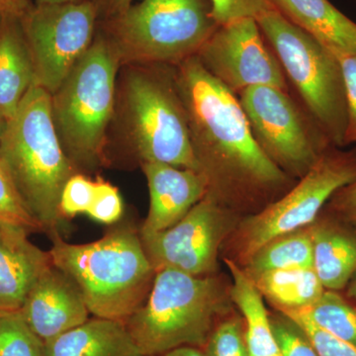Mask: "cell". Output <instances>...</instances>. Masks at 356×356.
Here are the masks:
<instances>
[{"instance_id":"cell-1","label":"cell","mask_w":356,"mask_h":356,"mask_svg":"<svg viewBox=\"0 0 356 356\" xmlns=\"http://www.w3.org/2000/svg\"><path fill=\"white\" fill-rule=\"evenodd\" d=\"M175 74L207 195L245 217L292 188L297 180L262 152L235 93L211 76L196 56L177 65Z\"/></svg>"},{"instance_id":"cell-2","label":"cell","mask_w":356,"mask_h":356,"mask_svg":"<svg viewBox=\"0 0 356 356\" xmlns=\"http://www.w3.org/2000/svg\"><path fill=\"white\" fill-rule=\"evenodd\" d=\"M51 236V262L76 283L90 315L126 323L146 301L156 270L130 226L79 245Z\"/></svg>"},{"instance_id":"cell-3","label":"cell","mask_w":356,"mask_h":356,"mask_svg":"<svg viewBox=\"0 0 356 356\" xmlns=\"http://www.w3.org/2000/svg\"><path fill=\"white\" fill-rule=\"evenodd\" d=\"M121 67L113 120L118 122L122 137L140 165L161 163L200 172L175 67L133 64Z\"/></svg>"},{"instance_id":"cell-4","label":"cell","mask_w":356,"mask_h":356,"mask_svg":"<svg viewBox=\"0 0 356 356\" xmlns=\"http://www.w3.org/2000/svg\"><path fill=\"white\" fill-rule=\"evenodd\" d=\"M51 96L33 84L0 140V161L18 193L41 227L60 233L65 218L60 198L65 182L77 172L58 139L51 111Z\"/></svg>"},{"instance_id":"cell-5","label":"cell","mask_w":356,"mask_h":356,"mask_svg":"<svg viewBox=\"0 0 356 356\" xmlns=\"http://www.w3.org/2000/svg\"><path fill=\"white\" fill-rule=\"evenodd\" d=\"M235 311L231 281L156 271L146 301L125 323L140 355L161 356L173 348H203L215 325Z\"/></svg>"},{"instance_id":"cell-6","label":"cell","mask_w":356,"mask_h":356,"mask_svg":"<svg viewBox=\"0 0 356 356\" xmlns=\"http://www.w3.org/2000/svg\"><path fill=\"white\" fill-rule=\"evenodd\" d=\"M120 67L113 44L99 34L51 95L56 132L76 170H96L104 163Z\"/></svg>"},{"instance_id":"cell-7","label":"cell","mask_w":356,"mask_h":356,"mask_svg":"<svg viewBox=\"0 0 356 356\" xmlns=\"http://www.w3.org/2000/svg\"><path fill=\"white\" fill-rule=\"evenodd\" d=\"M209 0H140L108 20L122 65L177 67L195 57L217 29Z\"/></svg>"},{"instance_id":"cell-8","label":"cell","mask_w":356,"mask_h":356,"mask_svg":"<svg viewBox=\"0 0 356 356\" xmlns=\"http://www.w3.org/2000/svg\"><path fill=\"white\" fill-rule=\"evenodd\" d=\"M257 21L300 103L332 144L343 147L348 110L339 58L275 8Z\"/></svg>"},{"instance_id":"cell-9","label":"cell","mask_w":356,"mask_h":356,"mask_svg":"<svg viewBox=\"0 0 356 356\" xmlns=\"http://www.w3.org/2000/svg\"><path fill=\"white\" fill-rule=\"evenodd\" d=\"M356 180V147H332L277 200L243 217L224 245L227 259L243 266L262 245L310 226L341 187Z\"/></svg>"},{"instance_id":"cell-10","label":"cell","mask_w":356,"mask_h":356,"mask_svg":"<svg viewBox=\"0 0 356 356\" xmlns=\"http://www.w3.org/2000/svg\"><path fill=\"white\" fill-rule=\"evenodd\" d=\"M257 145L293 179L310 172L334 146L329 136L289 91L254 86L238 95Z\"/></svg>"},{"instance_id":"cell-11","label":"cell","mask_w":356,"mask_h":356,"mask_svg":"<svg viewBox=\"0 0 356 356\" xmlns=\"http://www.w3.org/2000/svg\"><path fill=\"white\" fill-rule=\"evenodd\" d=\"M98 14L91 0L37 4L20 18L34 67V84L53 95L90 48Z\"/></svg>"},{"instance_id":"cell-12","label":"cell","mask_w":356,"mask_h":356,"mask_svg":"<svg viewBox=\"0 0 356 356\" xmlns=\"http://www.w3.org/2000/svg\"><path fill=\"white\" fill-rule=\"evenodd\" d=\"M242 216L206 195L172 227L140 236L154 270L175 269L194 276L216 274L218 257Z\"/></svg>"},{"instance_id":"cell-13","label":"cell","mask_w":356,"mask_h":356,"mask_svg":"<svg viewBox=\"0 0 356 356\" xmlns=\"http://www.w3.org/2000/svg\"><path fill=\"white\" fill-rule=\"evenodd\" d=\"M196 57L211 76L236 96L261 86L290 91L284 70L254 18L218 26Z\"/></svg>"},{"instance_id":"cell-14","label":"cell","mask_w":356,"mask_h":356,"mask_svg":"<svg viewBox=\"0 0 356 356\" xmlns=\"http://www.w3.org/2000/svg\"><path fill=\"white\" fill-rule=\"evenodd\" d=\"M18 313L44 343L83 324L90 315L76 283L54 264L34 283Z\"/></svg>"},{"instance_id":"cell-15","label":"cell","mask_w":356,"mask_h":356,"mask_svg":"<svg viewBox=\"0 0 356 356\" xmlns=\"http://www.w3.org/2000/svg\"><path fill=\"white\" fill-rule=\"evenodd\" d=\"M149 193V208L140 236L165 231L179 222L208 193L202 172L161 163H142Z\"/></svg>"},{"instance_id":"cell-16","label":"cell","mask_w":356,"mask_h":356,"mask_svg":"<svg viewBox=\"0 0 356 356\" xmlns=\"http://www.w3.org/2000/svg\"><path fill=\"white\" fill-rule=\"evenodd\" d=\"M24 227L0 222V313L19 311L26 296L53 264L49 252L34 245Z\"/></svg>"},{"instance_id":"cell-17","label":"cell","mask_w":356,"mask_h":356,"mask_svg":"<svg viewBox=\"0 0 356 356\" xmlns=\"http://www.w3.org/2000/svg\"><path fill=\"white\" fill-rule=\"evenodd\" d=\"M314 270L325 290L343 291L356 271V226L323 209L310 225Z\"/></svg>"},{"instance_id":"cell-18","label":"cell","mask_w":356,"mask_h":356,"mask_svg":"<svg viewBox=\"0 0 356 356\" xmlns=\"http://www.w3.org/2000/svg\"><path fill=\"white\" fill-rule=\"evenodd\" d=\"M276 10L337 58L356 54V23L329 0H270Z\"/></svg>"},{"instance_id":"cell-19","label":"cell","mask_w":356,"mask_h":356,"mask_svg":"<svg viewBox=\"0 0 356 356\" xmlns=\"http://www.w3.org/2000/svg\"><path fill=\"white\" fill-rule=\"evenodd\" d=\"M34 67L20 18L0 19V115L6 121L34 84Z\"/></svg>"},{"instance_id":"cell-20","label":"cell","mask_w":356,"mask_h":356,"mask_svg":"<svg viewBox=\"0 0 356 356\" xmlns=\"http://www.w3.org/2000/svg\"><path fill=\"white\" fill-rule=\"evenodd\" d=\"M46 356H142L125 323L88 318L44 343Z\"/></svg>"},{"instance_id":"cell-21","label":"cell","mask_w":356,"mask_h":356,"mask_svg":"<svg viewBox=\"0 0 356 356\" xmlns=\"http://www.w3.org/2000/svg\"><path fill=\"white\" fill-rule=\"evenodd\" d=\"M224 261L231 274L232 301L245 323L250 356H281L261 293L242 267L227 257Z\"/></svg>"},{"instance_id":"cell-22","label":"cell","mask_w":356,"mask_h":356,"mask_svg":"<svg viewBox=\"0 0 356 356\" xmlns=\"http://www.w3.org/2000/svg\"><path fill=\"white\" fill-rule=\"evenodd\" d=\"M250 278L262 296L277 311L308 308L325 290L314 268L267 271Z\"/></svg>"},{"instance_id":"cell-23","label":"cell","mask_w":356,"mask_h":356,"mask_svg":"<svg viewBox=\"0 0 356 356\" xmlns=\"http://www.w3.org/2000/svg\"><path fill=\"white\" fill-rule=\"evenodd\" d=\"M241 267L250 277L267 271L314 268L310 226L269 241Z\"/></svg>"},{"instance_id":"cell-24","label":"cell","mask_w":356,"mask_h":356,"mask_svg":"<svg viewBox=\"0 0 356 356\" xmlns=\"http://www.w3.org/2000/svg\"><path fill=\"white\" fill-rule=\"evenodd\" d=\"M298 311L323 331L356 346V306L341 292L325 290L316 303Z\"/></svg>"},{"instance_id":"cell-25","label":"cell","mask_w":356,"mask_h":356,"mask_svg":"<svg viewBox=\"0 0 356 356\" xmlns=\"http://www.w3.org/2000/svg\"><path fill=\"white\" fill-rule=\"evenodd\" d=\"M0 356H46L44 341L18 311L0 314Z\"/></svg>"},{"instance_id":"cell-26","label":"cell","mask_w":356,"mask_h":356,"mask_svg":"<svg viewBox=\"0 0 356 356\" xmlns=\"http://www.w3.org/2000/svg\"><path fill=\"white\" fill-rule=\"evenodd\" d=\"M202 350L206 356H250L241 314L234 311L220 321Z\"/></svg>"},{"instance_id":"cell-27","label":"cell","mask_w":356,"mask_h":356,"mask_svg":"<svg viewBox=\"0 0 356 356\" xmlns=\"http://www.w3.org/2000/svg\"><path fill=\"white\" fill-rule=\"evenodd\" d=\"M269 317L281 356H320L310 337L292 318L277 310Z\"/></svg>"},{"instance_id":"cell-28","label":"cell","mask_w":356,"mask_h":356,"mask_svg":"<svg viewBox=\"0 0 356 356\" xmlns=\"http://www.w3.org/2000/svg\"><path fill=\"white\" fill-rule=\"evenodd\" d=\"M0 222L18 225L28 231H42L18 193L6 166L0 161Z\"/></svg>"},{"instance_id":"cell-29","label":"cell","mask_w":356,"mask_h":356,"mask_svg":"<svg viewBox=\"0 0 356 356\" xmlns=\"http://www.w3.org/2000/svg\"><path fill=\"white\" fill-rule=\"evenodd\" d=\"M95 194L96 181L81 173H74L65 182L60 194V214L64 218L86 214L92 205Z\"/></svg>"},{"instance_id":"cell-30","label":"cell","mask_w":356,"mask_h":356,"mask_svg":"<svg viewBox=\"0 0 356 356\" xmlns=\"http://www.w3.org/2000/svg\"><path fill=\"white\" fill-rule=\"evenodd\" d=\"M306 332L320 356H356V346L337 339L310 322L298 310L280 311Z\"/></svg>"},{"instance_id":"cell-31","label":"cell","mask_w":356,"mask_h":356,"mask_svg":"<svg viewBox=\"0 0 356 356\" xmlns=\"http://www.w3.org/2000/svg\"><path fill=\"white\" fill-rule=\"evenodd\" d=\"M218 24H225L242 18H254L275 8L270 0H209Z\"/></svg>"},{"instance_id":"cell-32","label":"cell","mask_w":356,"mask_h":356,"mask_svg":"<svg viewBox=\"0 0 356 356\" xmlns=\"http://www.w3.org/2000/svg\"><path fill=\"white\" fill-rule=\"evenodd\" d=\"M123 202L118 188L102 178L96 180V194L86 215L102 224H115L123 215Z\"/></svg>"},{"instance_id":"cell-33","label":"cell","mask_w":356,"mask_h":356,"mask_svg":"<svg viewBox=\"0 0 356 356\" xmlns=\"http://www.w3.org/2000/svg\"><path fill=\"white\" fill-rule=\"evenodd\" d=\"M346 88L348 125L344 147L356 143V54L339 58Z\"/></svg>"},{"instance_id":"cell-34","label":"cell","mask_w":356,"mask_h":356,"mask_svg":"<svg viewBox=\"0 0 356 356\" xmlns=\"http://www.w3.org/2000/svg\"><path fill=\"white\" fill-rule=\"evenodd\" d=\"M325 209L356 226V180L339 189L327 201Z\"/></svg>"},{"instance_id":"cell-35","label":"cell","mask_w":356,"mask_h":356,"mask_svg":"<svg viewBox=\"0 0 356 356\" xmlns=\"http://www.w3.org/2000/svg\"><path fill=\"white\" fill-rule=\"evenodd\" d=\"M97 10L98 17L107 21L123 13L133 3V0H91Z\"/></svg>"},{"instance_id":"cell-36","label":"cell","mask_w":356,"mask_h":356,"mask_svg":"<svg viewBox=\"0 0 356 356\" xmlns=\"http://www.w3.org/2000/svg\"><path fill=\"white\" fill-rule=\"evenodd\" d=\"M31 7L29 0H0V18H21Z\"/></svg>"},{"instance_id":"cell-37","label":"cell","mask_w":356,"mask_h":356,"mask_svg":"<svg viewBox=\"0 0 356 356\" xmlns=\"http://www.w3.org/2000/svg\"><path fill=\"white\" fill-rule=\"evenodd\" d=\"M161 356H206L202 348H196V346H185L179 348H173V350L163 353Z\"/></svg>"},{"instance_id":"cell-38","label":"cell","mask_w":356,"mask_h":356,"mask_svg":"<svg viewBox=\"0 0 356 356\" xmlns=\"http://www.w3.org/2000/svg\"><path fill=\"white\" fill-rule=\"evenodd\" d=\"M344 296L346 298L353 303V305L356 306V271L355 273L353 274V277L348 282V284L346 285V289H344Z\"/></svg>"},{"instance_id":"cell-39","label":"cell","mask_w":356,"mask_h":356,"mask_svg":"<svg viewBox=\"0 0 356 356\" xmlns=\"http://www.w3.org/2000/svg\"><path fill=\"white\" fill-rule=\"evenodd\" d=\"M83 0H36L37 4H60V3H74V2H81Z\"/></svg>"},{"instance_id":"cell-40","label":"cell","mask_w":356,"mask_h":356,"mask_svg":"<svg viewBox=\"0 0 356 356\" xmlns=\"http://www.w3.org/2000/svg\"><path fill=\"white\" fill-rule=\"evenodd\" d=\"M6 125L7 121L0 115V140H1L2 135H3L4 131H6Z\"/></svg>"},{"instance_id":"cell-41","label":"cell","mask_w":356,"mask_h":356,"mask_svg":"<svg viewBox=\"0 0 356 356\" xmlns=\"http://www.w3.org/2000/svg\"><path fill=\"white\" fill-rule=\"evenodd\" d=\"M142 356H149V355H142Z\"/></svg>"},{"instance_id":"cell-42","label":"cell","mask_w":356,"mask_h":356,"mask_svg":"<svg viewBox=\"0 0 356 356\" xmlns=\"http://www.w3.org/2000/svg\"><path fill=\"white\" fill-rule=\"evenodd\" d=\"M355 1L356 2V0H355Z\"/></svg>"},{"instance_id":"cell-43","label":"cell","mask_w":356,"mask_h":356,"mask_svg":"<svg viewBox=\"0 0 356 356\" xmlns=\"http://www.w3.org/2000/svg\"><path fill=\"white\" fill-rule=\"evenodd\" d=\"M0 19H1V18H0Z\"/></svg>"},{"instance_id":"cell-44","label":"cell","mask_w":356,"mask_h":356,"mask_svg":"<svg viewBox=\"0 0 356 356\" xmlns=\"http://www.w3.org/2000/svg\"><path fill=\"white\" fill-rule=\"evenodd\" d=\"M0 314H1V313H0Z\"/></svg>"}]
</instances>
